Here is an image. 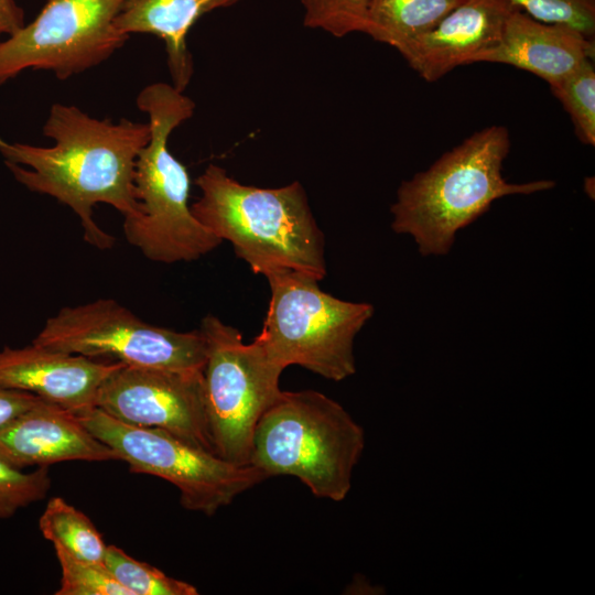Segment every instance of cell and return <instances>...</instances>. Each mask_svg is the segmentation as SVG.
I'll use <instances>...</instances> for the list:
<instances>
[{
  "mask_svg": "<svg viewBox=\"0 0 595 595\" xmlns=\"http://www.w3.org/2000/svg\"><path fill=\"white\" fill-rule=\"evenodd\" d=\"M41 401L34 394L0 387V429Z\"/></svg>",
  "mask_w": 595,
  "mask_h": 595,
  "instance_id": "obj_25",
  "label": "cell"
},
{
  "mask_svg": "<svg viewBox=\"0 0 595 595\" xmlns=\"http://www.w3.org/2000/svg\"><path fill=\"white\" fill-rule=\"evenodd\" d=\"M365 446L363 428L315 390L281 391L259 420L250 465L266 478L292 476L318 498L345 499Z\"/></svg>",
  "mask_w": 595,
  "mask_h": 595,
  "instance_id": "obj_5",
  "label": "cell"
},
{
  "mask_svg": "<svg viewBox=\"0 0 595 595\" xmlns=\"http://www.w3.org/2000/svg\"><path fill=\"white\" fill-rule=\"evenodd\" d=\"M510 145L507 128L490 126L403 181L390 208L393 231L410 235L423 256L446 255L457 231L486 213L494 201L554 187L551 180L507 182L502 163Z\"/></svg>",
  "mask_w": 595,
  "mask_h": 595,
  "instance_id": "obj_3",
  "label": "cell"
},
{
  "mask_svg": "<svg viewBox=\"0 0 595 595\" xmlns=\"http://www.w3.org/2000/svg\"><path fill=\"white\" fill-rule=\"evenodd\" d=\"M51 147L4 142L0 153L14 178L29 191L48 195L79 218L84 239L109 249L115 238L94 219L107 204L123 218L138 210L136 162L151 137L149 122L90 117L76 106L53 104L43 126Z\"/></svg>",
  "mask_w": 595,
  "mask_h": 595,
  "instance_id": "obj_1",
  "label": "cell"
},
{
  "mask_svg": "<svg viewBox=\"0 0 595 595\" xmlns=\"http://www.w3.org/2000/svg\"><path fill=\"white\" fill-rule=\"evenodd\" d=\"M48 467L24 472L0 458V519L11 518L18 510L46 497L51 488Z\"/></svg>",
  "mask_w": 595,
  "mask_h": 595,
  "instance_id": "obj_23",
  "label": "cell"
},
{
  "mask_svg": "<svg viewBox=\"0 0 595 595\" xmlns=\"http://www.w3.org/2000/svg\"><path fill=\"white\" fill-rule=\"evenodd\" d=\"M594 55V39L567 24L542 22L517 9L497 44L479 53L473 63L508 64L552 85Z\"/></svg>",
  "mask_w": 595,
  "mask_h": 595,
  "instance_id": "obj_15",
  "label": "cell"
},
{
  "mask_svg": "<svg viewBox=\"0 0 595 595\" xmlns=\"http://www.w3.org/2000/svg\"><path fill=\"white\" fill-rule=\"evenodd\" d=\"M241 0H123L116 18L117 29L130 36H158L166 53L171 85L184 93L194 74L187 34L205 14Z\"/></svg>",
  "mask_w": 595,
  "mask_h": 595,
  "instance_id": "obj_16",
  "label": "cell"
},
{
  "mask_svg": "<svg viewBox=\"0 0 595 595\" xmlns=\"http://www.w3.org/2000/svg\"><path fill=\"white\" fill-rule=\"evenodd\" d=\"M199 331L206 342L203 389L213 448L220 458L250 465L256 426L281 393L284 370L255 339L208 314Z\"/></svg>",
  "mask_w": 595,
  "mask_h": 595,
  "instance_id": "obj_7",
  "label": "cell"
},
{
  "mask_svg": "<svg viewBox=\"0 0 595 595\" xmlns=\"http://www.w3.org/2000/svg\"><path fill=\"white\" fill-rule=\"evenodd\" d=\"M0 458L25 469L67 461H115L118 456L77 414L43 400L0 429Z\"/></svg>",
  "mask_w": 595,
  "mask_h": 595,
  "instance_id": "obj_14",
  "label": "cell"
},
{
  "mask_svg": "<svg viewBox=\"0 0 595 595\" xmlns=\"http://www.w3.org/2000/svg\"><path fill=\"white\" fill-rule=\"evenodd\" d=\"M94 407L120 422L160 429L215 453L205 413L203 369L122 365L102 382Z\"/></svg>",
  "mask_w": 595,
  "mask_h": 595,
  "instance_id": "obj_11",
  "label": "cell"
},
{
  "mask_svg": "<svg viewBox=\"0 0 595 595\" xmlns=\"http://www.w3.org/2000/svg\"><path fill=\"white\" fill-rule=\"evenodd\" d=\"M136 104L148 115L151 137L137 158L138 210L123 218L125 237L154 262L197 260L223 240L193 215L188 172L169 149L170 136L193 116L195 102L171 84L152 83Z\"/></svg>",
  "mask_w": 595,
  "mask_h": 595,
  "instance_id": "obj_4",
  "label": "cell"
},
{
  "mask_svg": "<svg viewBox=\"0 0 595 595\" xmlns=\"http://www.w3.org/2000/svg\"><path fill=\"white\" fill-rule=\"evenodd\" d=\"M4 140L0 137V147H2L4 144Z\"/></svg>",
  "mask_w": 595,
  "mask_h": 595,
  "instance_id": "obj_27",
  "label": "cell"
},
{
  "mask_svg": "<svg viewBox=\"0 0 595 595\" xmlns=\"http://www.w3.org/2000/svg\"><path fill=\"white\" fill-rule=\"evenodd\" d=\"M530 17L547 23L567 24L594 39L595 0H511Z\"/></svg>",
  "mask_w": 595,
  "mask_h": 595,
  "instance_id": "obj_24",
  "label": "cell"
},
{
  "mask_svg": "<svg viewBox=\"0 0 595 595\" xmlns=\"http://www.w3.org/2000/svg\"><path fill=\"white\" fill-rule=\"evenodd\" d=\"M77 416L119 461L129 465L131 473L152 475L174 485L181 505L190 511L212 516L267 479L252 465L229 463L166 431L120 422L95 407Z\"/></svg>",
  "mask_w": 595,
  "mask_h": 595,
  "instance_id": "obj_8",
  "label": "cell"
},
{
  "mask_svg": "<svg viewBox=\"0 0 595 595\" xmlns=\"http://www.w3.org/2000/svg\"><path fill=\"white\" fill-rule=\"evenodd\" d=\"M43 537L72 555L94 563H104L107 544L90 519L62 497H52L40 519Z\"/></svg>",
  "mask_w": 595,
  "mask_h": 595,
  "instance_id": "obj_18",
  "label": "cell"
},
{
  "mask_svg": "<svg viewBox=\"0 0 595 595\" xmlns=\"http://www.w3.org/2000/svg\"><path fill=\"white\" fill-rule=\"evenodd\" d=\"M303 24L335 37L365 31L369 0H301Z\"/></svg>",
  "mask_w": 595,
  "mask_h": 595,
  "instance_id": "obj_22",
  "label": "cell"
},
{
  "mask_svg": "<svg viewBox=\"0 0 595 595\" xmlns=\"http://www.w3.org/2000/svg\"><path fill=\"white\" fill-rule=\"evenodd\" d=\"M32 343L130 367L203 369L206 359L199 328L176 332L152 325L112 299L62 307Z\"/></svg>",
  "mask_w": 595,
  "mask_h": 595,
  "instance_id": "obj_9",
  "label": "cell"
},
{
  "mask_svg": "<svg viewBox=\"0 0 595 595\" xmlns=\"http://www.w3.org/2000/svg\"><path fill=\"white\" fill-rule=\"evenodd\" d=\"M104 564L131 595H197V588L138 561L117 545H107Z\"/></svg>",
  "mask_w": 595,
  "mask_h": 595,
  "instance_id": "obj_19",
  "label": "cell"
},
{
  "mask_svg": "<svg viewBox=\"0 0 595 595\" xmlns=\"http://www.w3.org/2000/svg\"><path fill=\"white\" fill-rule=\"evenodd\" d=\"M463 0H369L365 31L397 51L432 29Z\"/></svg>",
  "mask_w": 595,
  "mask_h": 595,
  "instance_id": "obj_17",
  "label": "cell"
},
{
  "mask_svg": "<svg viewBox=\"0 0 595 595\" xmlns=\"http://www.w3.org/2000/svg\"><path fill=\"white\" fill-rule=\"evenodd\" d=\"M201 196L193 215L221 240L252 272L278 270L326 275L324 235L298 181L277 188L241 184L225 169L209 164L195 180Z\"/></svg>",
  "mask_w": 595,
  "mask_h": 595,
  "instance_id": "obj_2",
  "label": "cell"
},
{
  "mask_svg": "<svg viewBox=\"0 0 595 595\" xmlns=\"http://www.w3.org/2000/svg\"><path fill=\"white\" fill-rule=\"evenodd\" d=\"M123 364L35 344L0 350V387L28 392L75 414L94 408L106 378Z\"/></svg>",
  "mask_w": 595,
  "mask_h": 595,
  "instance_id": "obj_12",
  "label": "cell"
},
{
  "mask_svg": "<svg viewBox=\"0 0 595 595\" xmlns=\"http://www.w3.org/2000/svg\"><path fill=\"white\" fill-rule=\"evenodd\" d=\"M123 0H46L35 19L0 41V86L26 69L58 79L107 61L129 40L116 26Z\"/></svg>",
  "mask_w": 595,
  "mask_h": 595,
  "instance_id": "obj_10",
  "label": "cell"
},
{
  "mask_svg": "<svg viewBox=\"0 0 595 595\" xmlns=\"http://www.w3.org/2000/svg\"><path fill=\"white\" fill-rule=\"evenodd\" d=\"M53 545L62 570L61 586L55 595H131L104 563L82 560L58 544Z\"/></svg>",
  "mask_w": 595,
  "mask_h": 595,
  "instance_id": "obj_21",
  "label": "cell"
},
{
  "mask_svg": "<svg viewBox=\"0 0 595 595\" xmlns=\"http://www.w3.org/2000/svg\"><path fill=\"white\" fill-rule=\"evenodd\" d=\"M517 9L511 0H463L398 52L420 77L435 82L496 45Z\"/></svg>",
  "mask_w": 595,
  "mask_h": 595,
  "instance_id": "obj_13",
  "label": "cell"
},
{
  "mask_svg": "<svg viewBox=\"0 0 595 595\" xmlns=\"http://www.w3.org/2000/svg\"><path fill=\"white\" fill-rule=\"evenodd\" d=\"M264 277L271 294L255 340L269 358L283 369L298 365L333 381L354 375V339L374 306L335 298L304 272L278 270Z\"/></svg>",
  "mask_w": 595,
  "mask_h": 595,
  "instance_id": "obj_6",
  "label": "cell"
},
{
  "mask_svg": "<svg viewBox=\"0 0 595 595\" xmlns=\"http://www.w3.org/2000/svg\"><path fill=\"white\" fill-rule=\"evenodd\" d=\"M25 24V14L15 0H0V41Z\"/></svg>",
  "mask_w": 595,
  "mask_h": 595,
  "instance_id": "obj_26",
  "label": "cell"
},
{
  "mask_svg": "<svg viewBox=\"0 0 595 595\" xmlns=\"http://www.w3.org/2000/svg\"><path fill=\"white\" fill-rule=\"evenodd\" d=\"M571 117L577 138L585 144H595V68L586 60L564 78L550 85Z\"/></svg>",
  "mask_w": 595,
  "mask_h": 595,
  "instance_id": "obj_20",
  "label": "cell"
}]
</instances>
